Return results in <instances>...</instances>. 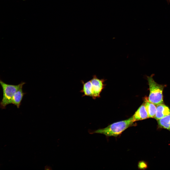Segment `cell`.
Masks as SVG:
<instances>
[{
	"label": "cell",
	"instance_id": "1",
	"mask_svg": "<svg viewBox=\"0 0 170 170\" xmlns=\"http://www.w3.org/2000/svg\"><path fill=\"white\" fill-rule=\"evenodd\" d=\"M132 116L129 119L114 123L107 127L95 130H88L90 134L99 133L103 134L108 136L116 137L129 127L134 125Z\"/></svg>",
	"mask_w": 170,
	"mask_h": 170
},
{
	"label": "cell",
	"instance_id": "2",
	"mask_svg": "<svg viewBox=\"0 0 170 170\" xmlns=\"http://www.w3.org/2000/svg\"><path fill=\"white\" fill-rule=\"evenodd\" d=\"M153 75L147 76L150 93L149 101L156 105L163 103V91L164 86L156 83L153 78Z\"/></svg>",
	"mask_w": 170,
	"mask_h": 170
},
{
	"label": "cell",
	"instance_id": "3",
	"mask_svg": "<svg viewBox=\"0 0 170 170\" xmlns=\"http://www.w3.org/2000/svg\"><path fill=\"white\" fill-rule=\"evenodd\" d=\"M0 83L3 90V96L0 102V107L2 109H5L8 105L11 104L12 97L16 91L25 84L22 82L18 85H14L7 84L2 80Z\"/></svg>",
	"mask_w": 170,
	"mask_h": 170
},
{
	"label": "cell",
	"instance_id": "4",
	"mask_svg": "<svg viewBox=\"0 0 170 170\" xmlns=\"http://www.w3.org/2000/svg\"><path fill=\"white\" fill-rule=\"evenodd\" d=\"M91 83V97L95 99L100 96V94L104 87L103 80L97 78L95 75H94L90 80Z\"/></svg>",
	"mask_w": 170,
	"mask_h": 170
},
{
	"label": "cell",
	"instance_id": "5",
	"mask_svg": "<svg viewBox=\"0 0 170 170\" xmlns=\"http://www.w3.org/2000/svg\"><path fill=\"white\" fill-rule=\"evenodd\" d=\"M157 106L154 117L156 119L158 120L170 114V110L167 106L163 104Z\"/></svg>",
	"mask_w": 170,
	"mask_h": 170
},
{
	"label": "cell",
	"instance_id": "6",
	"mask_svg": "<svg viewBox=\"0 0 170 170\" xmlns=\"http://www.w3.org/2000/svg\"><path fill=\"white\" fill-rule=\"evenodd\" d=\"M132 116L134 122L148 118L144 103L140 107Z\"/></svg>",
	"mask_w": 170,
	"mask_h": 170
},
{
	"label": "cell",
	"instance_id": "7",
	"mask_svg": "<svg viewBox=\"0 0 170 170\" xmlns=\"http://www.w3.org/2000/svg\"><path fill=\"white\" fill-rule=\"evenodd\" d=\"M22 87L21 88L16 91L12 98L11 104L16 106L18 108L21 104L24 95L26 94L23 92Z\"/></svg>",
	"mask_w": 170,
	"mask_h": 170
},
{
	"label": "cell",
	"instance_id": "8",
	"mask_svg": "<svg viewBox=\"0 0 170 170\" xmlns=\"http://www.w3.org/2000/svg\"><path fill=\"white\" fill-rule=\"evenodd\" d=\"M144 101L148 118H154L156 111V107L155 105L149 101L146 97L145 98Z\"/></svg>",
	"mask_w": 170,
	"mask_h": 170
},
{
	"label": "cell",
	"instance_id": "9",
	"mask_svg": "<svg viewBox=\"0 0 170 170\" xmlns=\"http://www.w3.org/2000/svg\"><path fill=\"white\" fill-rule=\"evenodd\" d=\"M81 82L83 86L80 92L83 94L82 97L87 96L91 97V83L90 80L86 82H85L83 81H81Z\"/></svg>",
	"mask_w": 170,
	"mask_h": 170
},
{
	"label": "cell",
	"instance_id": "10",
	"mask_svg": "<svg viewBox=\"0 0 170 170\" xmlns=\"http://www.w3.org/2000/svg\"><path fill=\"white\" fill-rule=\"evenodd\" d=\"M158 123L161 127L170 131V114L158 120Z\"/></svg>",
	"mask_w": 170,
	"mask_h": 170
},
{
	"label": "cell",
	"instance_id": "11",
	"mask_svg": "<svg viewBox=\"0 0 170 170\" xmlns=\"http://www.w3.org/2000/svg\"><path fill=\"white\" fill-rule=\"evenodd\" d=\"M138 168L140 169H144L146 168L147 165L144 162L141 161L138 163Z\"/></svg>",
	"mask_w": 170,
	"mask_h": 170
},
{
	"label": "cell",
	"instance_id": "12",
	"mask_svg": "<svg viewBox=\"0 0 170 170\" xmlns=\"http://www.w3.org/2000/svg\"><path fill=\"white\" fill-rule=\"evenodd\" d=\"M45 169L46 170H52L51 167L48 166H46L45 167Z\"/></svg>",
	"mask_w": 170,
	"mask_h": 170
},
{
	"label": "cell",
	"instance_id": "13",
	"mask_svg": "<svg viewBox=\"0 0 170 170\" xmlns=\"http://www.w3.org/2000/svg\"></svg>",
	"mask_w": 170,
	"mask_h": 170
}]
</instances>
